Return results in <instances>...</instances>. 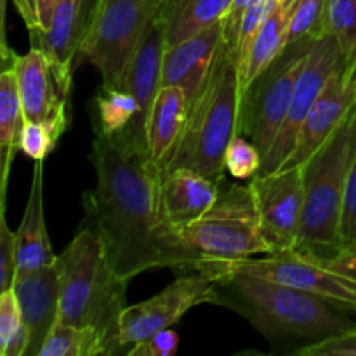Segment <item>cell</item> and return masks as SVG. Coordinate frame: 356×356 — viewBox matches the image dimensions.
Listing matches in <instances>:
<instances>
[{
	"mask_svg": "<svg viewBox=\"0 0 356 356\" xmlns=\"http://www.w3.org/2000/svg\"><path fill=\"white\" fill-rule=\"evenodd\" d=\"M13 61L14 51L7 47L6 38H2V73H0V163H2L0 204L2 205H0V211H6L10 167H13L16 153L21 152V132H23L24 122H26Z\"/></svg>",
	"mask_w": 356,
	"mask_h": 356,
	"instance_id": "cell-22",
	"label": "cell"
},
{
	"mask_svg": "<svg viewBox=\"0 0 356 356\" xmlns=\"http://www.w3.org/2000/svg\"><path fill=\"white\" fill-rule=\"evenodd\" d=\"M221 181H212L188 169L170 170L160 176V218L174 232L188 228L216 204Z\"/></svg>",
	"mask_w": 356,
	"mask_h": 356,
	"instance_id": "cell-18",
	"label": "cell"
},
{
	"mask_svg": "<svg viewBox=\"0 0 356 356\" xmlns=\"http://www.w3.org/2000/svg\"><path fill=\"white\" fill-rule=\"evenodd\" d=\"M184 245L197 257V268L209 261H236L271 254L261 228L250 184L221 181L216 204L198 221L181 229Z\"/></svg>",
	"mask_w": 356,
	"mask_h": 356,
	"instance_id": "cell-6",
	"label": "cell"
},
{
	"mask_svg": "<svg viewBox=\"0 0 356 356\" xmlns=\"http://www.w3.org/2000/svg\"><path fill=\"white\" fill-rule=\"evenodd\" d=\"M13 291L19 302L24 329L28 332L26 356H38L45 339L59 320V271L58 266L40 268L17 275Z\"/></svg>",
	"mask_w": 356,
	"mask_h": 356,
	"instance_id": "cell-16",
	"label": "cell"
},
{
	"mask_svg": "<svg viewBox=\"0 0 356 356\" xmlns=\"http://www.w3.org/2000/svg\"><path fill=\"white\" fill-rule=\"evenodd\" d=\"M263 165V153L245 136L236 134L225 155L226 172L235 179H252Z\"/></svg>",
	"mask_w": 356,
	"mask_h": 356,
	"instance_id": "cell-30",
	"label": "cell"
},
{
	"mask_svg": "<svg viewBox=\"0 0 356 356\" xmlns=\"http://www.w3.org/2000/svg\"><path fill=\"white\" fill-rule=\"evenodd\" d=\"M179 348V336L176 330L163 329L153 336L132 344L125 353L127 356H174Z\"/></svg>",
	"mask_w": 356,
	"mask_h": 356,
	"instance_id": "cell-34",
	"label": "cell"
},
{
	"mask_svg": "<svg viewBox=\"0 0 356 356\" xmlns=\"http://www.w3.org/2000/svg\"><path fill=\"white\" fill-rule=\"evenodd\" d=\"M356 104V65H346L344 59L323 87L315 106L299 131L294 153L284 167H302L309 156L329 139ZM282 167V169H284Z\"/></svg>",
	"mask_w": 356,
	"mask_h": 356,
	"instance_id": "cell-14",
	"label": "cell"
},
{
	"mask_svg": "<svg viewBox=\"0 0 356 356\" xmlns=\"http://www.w3.org/2000/svg\"><path fill=\"white\" fill-rule=\"evenodd\" d=\"M242 87L236 59L222 40L207 80L190 101L186 124L165 174L188 169L212 181L225 179V155L238 134Z\"/></svg>",
	"mask_w": 356,
	"mask_h": 356,
	"instance_id": "cell-4",
	"label": "cell"
},
{
	"mask_svg": "<svg viewBox=\"0 0 356 356\" xmlns=\"http://www.w3.org/2000/svg\"><path fill=\"white\" fill-rule=\"evenodd\" d=\"M30 33L31 45L49 30L56 0H13Z\"/></svg>",
	"mask_w": 356,
	"mask_h": 356,
	"instance_id": "cell-31",
	"label": "cell"
},
{
	"mask_svg": "<svg viewBox=\"0 0 356 356\" xmlns=\"http://www.w3.org/2000/svg\"><path fill=\"white\" fill-rule=\"evenodd\" d=\"M294 353L301 356H356V327L348 332L298 348Z\"/></svg>",
	"mask_w": 356,
	"mask_h": 356,
	"instance_id": "cell-33",
	"label": "cell"
},
{
	"mask_svg": "<svg viewBox=\"0 0 356 356\" xmlns=\"http://www.w3.org/2000/svg\"><path fill=\"white\" fill-rule=\"evenodd\" d=\"M165 49V28L156 13L146 26L141 42L132 56L131 65L122 80V86L118 87V89L131 92L139 101L145 124H148L153 99L162 87V65Z\"/></svg>",
	"mask_w": 356,
	"mask_h": 356,
	"instance_id": "cell-20",
	"label": "cell"
},
{
	"mask_svg": "<svg viewBox=\"0 0 356 356\" xmlns=\"http://www.w3.org/2000/svg\"><path fill=\"white\" fill-rule=\"evenodd\" d=\"M68 129V122H24L21 132V152L33 162L45 160Z\"/></svg>",
	"mask_w": 356,
	"mask_h": 356,
	"instance_id": "cell-28",
	"label": "cell"
},
{
	"mask_svg": "<svg viewBox=\"0 0 356 356\" xmlns=\"http://www.w3.org/2000/svg\"><path fill=\"white\" fill-rule=\"evenodd\" d=\"M341 61H343V54H341L336 38L330 37V35H323L318 40H315L308 58H306L305 66H302L298 83H296L287 117H285L273 145L263 156V165L259 170L261 174H270L282 169L291 159L296 145H298L299 131H301L306 117L315 106L323 87L327 86Z\"/></svg>",
	"mask_w": 356,
	"mask_h": 356,
	"instance_id": "cell-11",
	"label": "cell"
},
{
	"mask_svg": "<svg viewBox=\"0 0 356 356\" xmlns=\"http://www.w3.org/2000/svg\"><path fill=\"white\" fill-rule=\"evenodd\" d=\"M200 271H238L270 278L291 287L309 292L346 313H356V282L323 266L315 256L298 249L266 254L264 259L209 261L197 268Z\"/></svg>",
	"mask_w": 356,
	"mask_h": 356,
	"instance_id": "cell-9",
	"label": "cell"
},
{
	"mask_svg": "<svg viewBox=\"0 0 356 356\" xmlns=\"http://www.w3.org/2000/svg\"><path fill=\"white\" fill-rule=\"evenodd\" d=\"M325 0H296L289 17V44L323 37Z\"/></svg>",
	"mask_w": 356,
	"mask_h": 356,
	"instance_id": "cell-29",
	"label": "cell"
},
{
	"mask_svg": "<svg viewBox=\"0 0 356 356\" xmlns=\"http://www.w3.org/2000/svg\"><path fill=\"white\" fill-rule=\"evenodd\" d=\"M162 0H101L87 33L79 65L89 63L99 72L101 87L118 89L146 26Z\"/></svg>",
	"mask_w": 356,
	"mask_h": 356,
	"instance_id": "cell-7",
	"label": "cell"
},
{
	"mask_svg": "<svg viewBox=\"0 0 356 356\" xmlns=\"http://www.w3.org/2000/svg\"><path fill=\"white\" fill-rule=\"evenodd\" d=\"M59 271V323L92 327L104 337L110 356L124 351L120 322L129 280L118 277L108 261L97 229L86 222L56 257Z\"/></svg>",
	"mask_w": 356,
	"mask_h": 356,
	"instance_id": "cell-3",
	"label": "cell"
},
{
	"mask_svg": "<svg viewBox=\"0 0 356 356\" xmlns=\"http://www.w3.org/2000/svg\"><path fill=\"white\" fill-rule=\"evenodd\" d=\"M249 184L271 254L298 249L305 214L302 167H284L270 174L257 172Z\"/></svg>",
	"mask_w": 356,
	"mask_h": 356,
	"instance_id": "cell-12",
	"label": "cell"
},
{
	"mask_svg": "<svg viewBox=\"0 0 356 356\" xmlns=\"http://www.w3.org/2000/svg\"><path fill=\"white\" fill-rule=\"evenodd\" d=\"M38 356H110L104 337L92 327L56 323Z\"/></svg>",
	"mask_w": 356,
	"mask_h": 356,
	"instance_id": "cell-25",
	"label": "cell"
},
{
	"mask_svg": "<svg viewBox=\"0 0 356 356\" xmlns=\"http://www.w3.org/2000/svg\"><path fill=\"white\" fill-rule=\"evenodd\" d=\"M190 97L181 87L162 86L153 99L146 124V143L153 167L163 176L183 136Z\"/></svg>",
	"mask_w": 356,
	"mask_h": 356,
	"instance_id": "cell-19",
	"label": "cell"
},
{
	"mask_svg": "<svg viewBox=\"0 0 356 356\" xmlns=\"http://www.w3.org/2000/svg\"><path fill=\"white\" fill-rule=\"evenodd\" d=\"M205 273L216 278L218 305L235 309L271 341L313 344L356 327L350 313L301 289L238 271Z\"/></svg>",
	"mask_w": 356,
	"mask_h": 356,
	"instance_id": "cell-2",
	"label": "cell"
},
{
	"mask_svg": "<svg viewBox=\"0 0 356 356\" xmlns=\"http://www.w3.org/2000/svg\"><path fill=\"white\" fill-rule=\"evenodd\" d=\"M256 2L257 0H232V6H229L225 19H222V38H225L226 45L229 49H233V44H235V38L236 33H238V26L243 14Z\"/></svg>",
	"mask_w": 356,
	"mask_h": 356,
	"instance_id": "cell-37",
	"label": "cell"
},
{
	"mask_svg": "<svg viewBox=\"0 0 356 356\" xmlns=\"http://www.w3.org/2000/svg\"><path fill=\"white\" fill-rule=\"evenodd\" d=\"M13 66L26 122H70V94L58 82L42 49L31 47L26 54H14Z\"/></svg>",
	"mask_w": 356,
	"mask_h": 356,
	"instance_id": "cell-15",
	"label": "cell"
},
{
	"mask_svg": "<svg viewBox=\"0 0 356 356\" xmlns=\"http://www.w3.org/2000/svg\"><path fill=\"white\" fill-rule=\"evenodd\" d=\"M296 0H280L273 13L257 28L245 54L238 63L242 96L250 83L282 54L289 45V17Z\"/></svg>",
	"mask_w": 356,
	"mask_h": 356,
	"instance_id": "cell-23",
	"label": "cell"
},
{
	"mask_svg": "<svg viewBox=\"0 0 356 356\" xmlns=\"http://www.w3.org/2000/svg\"><path fill=\"white\" fill-rule=\"evenodd\" d=\"M222 21L169 45L163 54L162 86H177L190 101L207 80L222 45Z\"/></svg>",
	"mask_w": 356,
	"mask_h": 356,
	"instance_id": "cell-17",
	"label": "cell"
},
{
	"mask_svg": "<svg viewBox=\"0 0 356 356\" xmlns=\"http://www.w3.org/2000/svg\"><path fill=\"white\" fill-rule=\"evenodd\" d=\"M323 35L336 38L346 65H356V0H325Z\"/></svg>",
	"mask_w": 356,
	"mask_h": 356,
	"instance_id": "cell-26",
	"label": "cell"
},
{
	"mask_svg": "<svg viewBox=\"0 0 356 356\" xmlns=\"http://www.w3.org/2000/svg\"><path fill=\"white\" fill-rule=\"evenodd\" d=\"M316 259L329 270L337 271V273L356 282V243L341 247L334 256L325 257V259H322V257H316Z\"/></svg>",
	"mask_w": 356,
	"mask_h": 356,
	"instance_id": "cell-36",
	"label": "cell"
},
{
	"mask_svg": "<svg viewBox=\"0 0 356 356\" xmlns=\"http://www.w3.org/2000/svg\"><path fill=\"white\" fill-rule=\"evenodd\" d=\"M341 240L344 245L356 243V156L348 177L346 191H344L343 216H341Z\"/></svg>",
	"mask_w": 356,
	"mask_h": 356,
	"instance_id": "cell-35",
	"label": "cell"
},
{
	"mask_svg": "<svg viewBox=\"0 0 356 356\" xmlns=\"http://www.w3.org/2000/svg\"><path fill=\"white\" fill-rule=\"evenodd\" d=\"M44 162L38 160L33 165L30 197L24 207L23 219L16 232L17 275L31 273L40 268L56 263L51 240L47 235L44 216Z\"/></svg>",
	"mask_w": 356,
	"mask_h": 356,
	"instance_id": "cell-21",
	"label": "cell"
},
{
	"mask_svg": "<svg viewBox=\"0 0 356 356\" xmlns=\"http://www.w3.org/2000/svg\"><path fill=\"white\" fill-rule=\"evenodd\" d=\"M313 44V38L289 44L243 92L238 134L250 139L263 156L287 117L296 83Z\"/></svg>",
	"mask_w": 356,
	"mask_h": 356,
	"instance_id": "cell-8",
	"label": "cell"
},
{
	"mask_svg": "<svg viewBox=\"0 0 356 356\" xmlns=\"http://www.w3.org/2000/svg\"><path fill=\"white\" fill-rule=\"evenodd\" d=\"M200 305H218V285L212 275L193 270L190 275H179L153 298L127 306L120 322L124 351L155 332L170 329L190 309Z\"/></svg>",
	"mask_w": 356,
	"mask_h": 356,
	"instance_id": "cell-10",
	"label": "cell"
},
{
	"mask_svg": "<svg viewBox=\"0 0 356 356\" xmlns=\"http://www.w3.org/2000/svg\"><path fill=\"white\" fill-rule=\"evenodd\" d=\"M229 6L232 0H162L159 16L165 28L167 47L221 23Z\"/></svg>",
	"mask_w": 356,
	"mask_h": 356,
	"instance_id": "cell-24",
	"label": "cell"
},
{
	"mask_svg": "<svg viewBox=\"0 0 356 356\" xmlns=\"http://www.w3.org/2000/svg\"><path fill=\"white\" fill-rule=\"evenodd\" d=\"M28 332L13 289L0 292V355L26 356Z\"/></svg>",
	"mask_w": 356,
	"mask_h": 356,
	"instance_id": "cell-27",
	"label": "cell"
},
{
	"mask_svg": "<svg viewBox=\"0 0 356 356\" xmlns=\"http://www.w3.org/2000/svg\"><path fill=\"white\" fill-rule=\"evenodd\" d=\"M101 0H56L51 26L31 47L47 54L58 82L72 94L73 72L79 68V54L94 23Z\"/></svg>",
	"mask_w": 356,
	"mask_h": 356,
	"instance_id": "cell-13",
	"label": "cell"
},
{
	"mask_svg": "<svg viewBox=\"0 0 356 356\" xmlns=\"http://www.w3.org/2000/svg\"><path fill=\"white\" fill-rule=\"evenodd\" d=\"M96 188L83 195L86 222L97 229L108 261L131 282L153 268L197 270V257L179 232L160 218V174L146 149L103 132H94L89 155Z\"/></svg>",
	"mask_w": 356,
	"mask_h": 356,
	"instance_id": "cell-1",
	"label": "cell"
},
{
	"mask_svg": "<svg viewBox=\"0 0 356 356\" xmlns=\"http://www.w3.org/2000/svg\"><path fill=\"white\" fill-rule=\"evenodd\" d=\"M17 277L16 232H10L6 211H0V292L13 289Z\"/></svg>",
	"mask_w": 356,
	"mask_h": 356,
	"instance_id": "cell-32",
	"label": "cell"
},
{
	"mask_svg": "<svg viewBox=\"0 0 356 356\" xmlns=\"http://www.w3.org/2000/svg\"><path fill=\"white\" fill-rule=\"evenodd\" d=\"M356 156V104L325 143L302 165L305 214L298 250L334 256L343 247L341 216L344 191Z\"/></svg>",
	"mask_w": 356,
	"mask_h": 356,
	"instance_id": "cell-5",
	"label": "cell"
}]
</instances>
